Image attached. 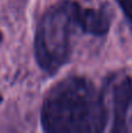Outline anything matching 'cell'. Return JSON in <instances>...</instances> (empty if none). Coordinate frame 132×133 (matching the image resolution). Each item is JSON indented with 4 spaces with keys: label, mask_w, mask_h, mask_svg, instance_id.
I'll use <instances>...</instances> for the list:
<instances>
[{
    "label": "cell",
    "mask_w": 132,
    "mask_h": 133,
    "mask_svg": "<svg viewBox=\"0 0 132 133\" xmlns=\"http://www.w3.org/2000/svg\"><path fill=\"white\" fill-rule=\"evenodd\" d=\"M108 118L105 91L82 76L54 85L41 109L42 129L49 133L103 132Z\"/></svg>",
    "instance_id": "cell-1"
},
{
    "label": "cell",
    "mask_w": 132,
    "mask_h": 133,
    "mask_svg": "<svg viewBox=\"0 0 132 133\" xmlns=\"http://www.w3.org/2000/svg\"><path fill=\"white\" fill-rule=\"evenodd\" d=\"M80 5L70 0L56 2L47 9L35 35V57L37 64L49 75L56 74L69 61L70 40L78 27Z\"/></svg>",
    "instance_id": "cell-2"
},
{
    "label": "cell",
    "mask_w": 132,
    "mask_h": 133,
    "mask_svg": "<svg viewBox=\"0 0 132 133\" xmlns=\"http://www.w3.org/2000/svg\"><path fill=\"white\" fill-rule=\"evenodd\" d=\"M132 104V78L121 77L112 87V127L111 132H125L126 116Z\"/></svg>",
    "instance_id": "cell-3"
},
{
    "label": "cell",
    "mask_w": 132,
    "mask_h": 133,
    "mask_svg": "<svg viewBox=\"0 0 132 133\" xmlns=\"http://www.w3.org/2000/svg\"><path fill=\"white\" fill-rule=\"evenodd\" d=\"M111 19V9L107 4L97 9L83 7L78 9V27L85 34L103 36L110 29Z\"/></svg>",
    "instance_id": "cell-4"
},
{
    "label": "cell",
    "mask_w": 132,
    "mask_h": 133,
    "mask_svg": "<svg viewBox=\"0 0 132 133\" xmlns=\"http://www.w3.org/2000/svg\"><path fill=\"white\" fill-rule=\"evenodd\" d=\"M132 28V0H116Z\"/></svg>",
    "instance_id": "cell-5"
},
{
    "label": "cell",
    "mask_w": 132,
    "mask_h": 133,
    "mask_svg": "<svg viewBox=\"0 0 132 133\" xmlns=\"http://www.w3.org/2000/svg\"><path fill=\"white\" fill-rule=\"evenodd\" d=\"M0 41H1V33H0Z\"/></svg>",
    "instance_id": "cell-6"
},
{
    "label": "cell",
    "mask_w": 132,
    "mask_h": 133,
    "mask_svg": "<svg viewBox=\"0 0 132 133\" xmlns=\"http://www.w3.org/2000/svg\"><path fill=\"white\" fill-rule=\"evenodd\" d=\"M131 125H132V118H131Z\"/></svg>",
    "instance_id": "cell-7"
}]
</instances>
